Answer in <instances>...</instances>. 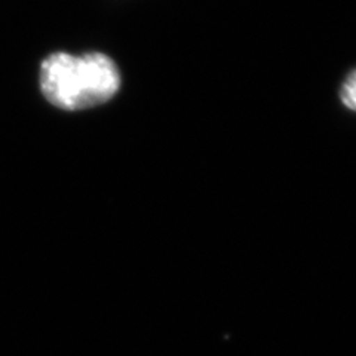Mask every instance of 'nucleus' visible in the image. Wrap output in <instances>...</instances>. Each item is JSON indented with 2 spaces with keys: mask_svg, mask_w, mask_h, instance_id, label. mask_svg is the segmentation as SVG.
Listing matches in <instances>:
<instances>
[{
  "mask_svg": "<svg viewBox=\"0 0 356 356\" xmlns=\"http://www.w3.org/2000/svg\"><path fill=\"white\" fill-rule=\"evenodd\" d=\"M340 98L344 106L356 111V70H353L348 76V79L344 81L340 91Z\"/></svg>",
  "mask_w": 356,
  "mask_h": 356,
  "instance_id": "f03ea898",
  "label": "nucleus"
},
{
  "mask_svg": "<svg viewBox=\"0 0 356 356\" xmlns=\"http://www.w3.org/2000/svg\"><path fill=\"white\" fill-rule=\"evenodd\" d=\"M39 85L48 103L77 111L110 102L120 89V72L102 52H54L40 64Z\"/></svg>",
  "mask_w": 356,
  "mask_h": 356,
  "instance_id": "f257e3e1",
  "label": "nucleus"
}]
</instances>
